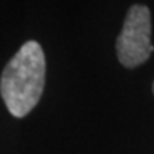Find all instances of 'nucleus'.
<instances>
[{
	"mask_svg": "<svg viewBox=\"0 0 154 154\" xmlns=\"http://www.w3.org/2000/svg\"><path fill=\"white\" fill-rule=\"evenodd\" d=\"M46 57L42 46L29 40L6 64L0 94L11 116L22 119L33 110L43 94Z\"/></svg>",
	"mask_w": 154,
	"mask_h": 154,
	"instance_id": "f257e3e1",
	"label": "nucleus"
},
{
	"mask_svg": "<svg viewBox=\"0 0 154 154\" xmlns=\"http://www.w3.org/2000/svg\"><path fill=\"white\" fill-rule=\"evenodd\" d=\"M117 59L127 69L143 64L150 59L154 46L151 43V13L144 5L130 7L116 43Z\"/></svg>",
	"mask_w": 154,
	"mask_h": 154,
	"instance_id": "f03ea898",
	"label": "nucleus"
},
{
	"mask_svg": "<svg viewBox=\"0 0 154 154\" xmlns=\"http://www.w3.org/2000/svg\"><path fill=\"white\" fill-rule=\"evenodd\" d=\"M153 93H154V83H153Z\"/></svg>",
	"mask_w": 154,
	"mask_h": 154,
	"instance_id": "7ed1b4c3",
	"label": "nucleus"
}]
</instances>
